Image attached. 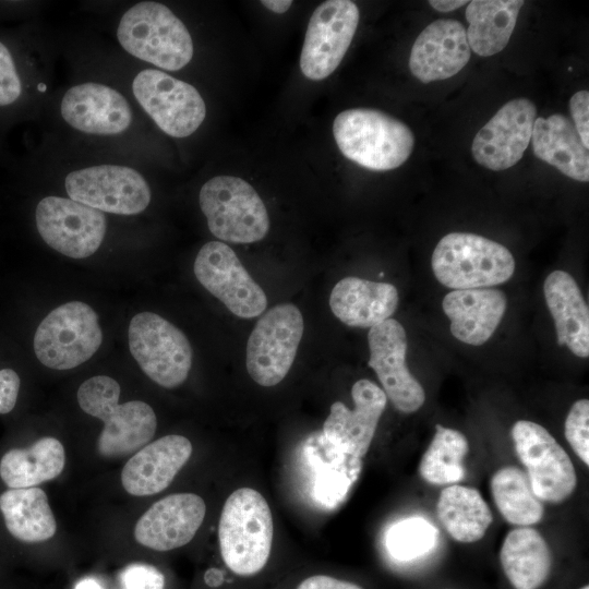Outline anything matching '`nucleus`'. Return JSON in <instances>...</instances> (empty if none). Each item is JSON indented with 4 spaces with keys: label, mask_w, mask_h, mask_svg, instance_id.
<instances>
[{
    "label": "nucleus",
    "mask_w": 589,
    "mask_h": 589,
    "mask_svg": "<svg viewBox=\"0 0 589 589\" xmlns=\"http://www.w3.org/2000/svg\"><path fill=\"white\" fill-rule=\"evenodd\" d=\"M580 589H589V586H584Z\"/></svg>",
    "instance_id": "44"
},
{
    "label": "nucleus",
    "mask_w": 589,
    "mask_h": 589,
    "mask_svg": "<svg viewBox=\"0 0 589 589\" xmlns=\"http://www.w3.org/2000/svg\"><path fill=\"white\" fill-rule=\"evenodd\" d=\"M438 531L421 517H411L393 525L386 533L388 553L396 560L410 561L426 554L437 541Z\"/></svg>",
    "instance_id": "34"
},
{
    "label": "nucleus",
    "mask_w": 589,
    "mask_h": 589,
    "mask_svg": "<svg viewBox=\"0 0 589 589\" xmlns=\"http://www.w3.org/2000/svg\"><path fill=\"white\" fill-rule=\"evenodd\" d=\"M59 112L73 131L95 137H117L134 123L129 99L117 88L100 82H82L62 95Z\"/></svg>",
    "instance_id": "16"
},
{
    "label": "nucleus",
    "mask_w": 589,
    "mask_h": 589,
    "mask_svg": "<svg viewBox=\"0 0 589 589\" xmlns=\"http://www.w3.org/2000/svg\"><path fill=\"white\" fill-rule=\"evenodd\" d=\"M569 111L574 120V127L586 148L589 147V93L588 91L576 92L569 100Z\"/></svg>",
    "instance_id": "38"
},
{
    "label": "nucleus",
    "mask_w": 589,
    "mask_h": 589,
    "mask_svg": "<svg viewBox=\"0 0 589 589\" xmlns=\"http://www.w3.org/2000/svg\"><path fill=\"white\" fill-rule=\"evenodd\" d=\"M206 513L204 500L193 493L168 495L154 503L136 521L134 538L141 545L165 552L188 544Z\"/></svg>",
    "instance_id": "20"
},
{
    "label": "nucleus",
    "mask_w": 589,
    "mask_h": 589,
    "mask_svg": "<svg viewBox=\"0 0 589 589\" xmlns=\"http://www.w3.org/2000/svg\"><path fill=\"white\" fill-rule=\"evenodd\" d=\"M471 49L466 27L457 20L441 19L417 37L409 56V69L422 83L457 74L469 61Z\"/></svg>",
    "instance_id": "21"
},
{
    "label": "nucleus",
    "mask_w": 589,
    "mask_h": 589,
    "mask_svg": "<svg viewBox=\"0 0 589 589\" xmlns=\"http://www.w3.org/2000/svg\"><path fill=\"white\" fill-rule=\"evenodd\" d=\"M64 464L61 442L46 436L27 448L8 450L0 460V477L10 489L33 488L57 478Z\"/></svg>",
    "instance_id": "30"
},
{
    "label": "nucleus",
    "mask_w": 589,
    "mask_h": 589,
    "mask_svg": "<svg viewBox=\"0 0 589 589\" xmlns=\"http://www.w3.org/2000/svg\"><path fill=\"white\" fill-rule=\"evenodd\" d=\"M429 4L438 12H450L461 8L464 4H468L465 0H430Z\"/></svg>",
    "instance_id": "41"
},
{
    "label": "nucleus",
    "mask_w": 589,
    "mask_h": 589,
    "mask_svg": "<svg viewBox=\"0 0 589 589\" xmlns=\"http://www.w3.org/2000/svg\"><path fill=\"white\" fill-rule=\"evenodd\" d=\"M333 134L345 157L374 171L393 170L411 155L414 136L407 124L376 109L341 111Z\"/></svg>",
    "instance_id": "4"
},
{
    "label": "nucleus",
    "mask_w": 589,
    "mask_h": 589,
    "mask_svg": "<svg viewBox=\"0 0 589 589\" xmlns=\"http://www.w3.org/2000/svg\"><path fill=\"white\" fill-rule=\"evenodd\" d=\"M536 118L537 108L528 98L507 101L474 136V160L493 171L516 165L530 144Z\"/></svg>",
    "instance_id": "18"
},
{
    "label": "nucleus",
    "mask_w": 589,
    "mask_h": 589,
    "mask_svg": "<svg viewBox=\"0 0 589 589\" xmlns=\"http://www.w3.org/2000/svg\"><path fill=\"white\" fill-rule=\"evenodd\" d=\"M21 381L11 369L0 370V413L10 412L17 399Z\"/></svg>",
    "instance_id": "39"
},
{
    "label": "nucleus",
    "mask_w": 589,
    "mask_h": 589,
    "mask_svg": "<svg viewBox=\"0 0 589 589\" xmlns=\"http://www.w3.org/2000/svg\"><path fill=\"white\" fill-rule=\"evenodd\" d=\"M116 37L130 56L161 71H179L194 55L185 24L164 3L140 1L118 21Z\"/></svg>",
    "instance_id": "2"
},
{
    "label": "nucleus",
    "mask_w": 589,
    "mask_h": 589,
    "mask_svg": "<svg viewBox=\"0 0 589 589\" xmlns=\"http://www.w3.org/2000/svg\"><path fill=\"white\" fill-rule=\"evenodd\" d=\"M192 454L191 442L178 434L163 436L137 450L124 465L121 482L131 495L148 496L168 488Z\"/></svg>",
    "instance_id": "22"
},
{
    "label": "nucleus",
    "mask_w": 589,
    "mask_h": 589,
    "mask_svg": "<svg viewBox=\"0 0 589 589\" xmlns=\"http://www.w3.org/2000/svg\"><path fill=\"white\" fill-rule=\"evenodd\" d=\"M0 510L10 534L22 542H44L56 533V518L39 488L4 491L0 494Z\"/></svg>",
    "instance_id": "29"
},
{
    "label": "nucleus",
    "mask_w": 589,
    "mask_h": 589,
    "mask_svg": "<svg viewBox=\"0 0 589 589\" xmlns=\"http://www.w3.org/2000/svg\"><path fill=\"white\" fill-rule=\"evenodd\" d=\"M261 3L274 13H285L292 4L291 0H263Z\"/></svg>",
    "instance_id": "42"
},
{
    "label": "nucleus",
    "mask_w": 589,
    "mask_h": 589,
    "mask_svg": "<svg viewBox=\"0 0 589 589\" xmlns=\"http://www.w3.org/2000/svg\"><path fill=\"white\" fill-rule=\"evenodd\" d=\"M543 292L558 346H567L575 356L588 358L589 310L576 280L567 272L554 271L546 276Z\"/></svg>",
    "instance_id": "25"
},
{
    "label": "nucleus",
    "mask_w": 589,
    "mask_h": 589,
    "mask_svg": "<svg viewBox=\"0 0 589 589\" xmlns=\"http://www.w3.org/2000/svg\"><path fill=\"white\" fill-rule=\"evenodd\" d=\"M565 437L576 455L589 465V400L573 404L565 420Z\"/></svg>",
    "instance_id": "35"
},
{
    "label": "nucleus",
    "mask_w": 589,
    "mask_h": 589,
    "mask_svg": "<svg viewBox=\"0 0 589 589\" xmlns=\"http://www.w3.org/2000/svg\"><path fill=\"white\" fill-rule=\"evenodd\" d=\"M129 347L142 371L165 388H175L188 377L192 348L187 336L166 318L141 312L130 322Z\"/></svg>",
    "instance_id": "10"
},
{
    "label": "nucleus",
    "mask_w": 589,
    "mask_h": 589,
    "mask_svg": "<svg viewBox=\"0 0 589 589\" xmlns=\"http://www.w3.org/2000/svg\"><path fill=\"white\" fill-rule=\"evenodd\" d=\"M435 278L453 290L489 288L507 281L515 259L503 244L469 232H450L436 244L431 260Z\"/></svg>",
    "instance_id": "5"
},
{
    "label": "nucleus",
    "mask_w": 589,
    "mask_h": 589,
    "mask_svg": "<svg viewBox=\"0 0 589 589\" xmlns=\"http://www.w3.org/2000/svg\"><path fill=\"white\" fill-rule=\"evenodd\" d=\"M124 589H165V576L147 564H131L120 576Z\"/></svg>",
    "instance_id": "37"
},
{
    "label": "nucleus",
    "mask_w": 589,
    "mask_h": 589,
    "mask_svg": "<svg viewBox=\"0 0 589 589\" xmlns=\"http://www.w3.org/2000/svg\"><path fill=\"white\" fill-rule=\"evenodd\" d=\"M75 589H103V587L92 578L81 580Z\"/></svg>",
    "instance_id": "43"
},
{
    "label": "nucleus",
    "mask_w": 589,
    "mask_h": 589,
    "mask_svg": "<svg viewBox=\"0 0 589 589\" xmlns=\"http://www.w3.org/2000/svg\"><path fill=\"white\" fill-rule=\"evenodd\" d=\"M353 409L341 401L330 406L323 424V437L337 449L357 458L368 453L387 397L373 382L362 378L351 388Z\"/></svg>",
    "instance_id": "19"
},
{
    "label": "nucleus",
    "mask_w": 589,
    "mask_h": 589,
    "mask_svg": "<svg viewBox=\"0 0 589 589\" xmlns=\"http://www.w3.org/2000/svg\"><path fill=\"white\" fill-rule=\"evenodd\" d=\"M194 274L200 284L235 315L256 317L265 311L267 298L241 264L235 251L221 241H209L199 251Z\"/></svg>",
    "instance_id": "15"
},
{
    "label": "nucleus",
    "mask_w": 589,
    "mask_h": 589,
    "mask_svg": "<svg viewBox=\"0 0 589 589\" xmlns=\"http://www.w3.org/2000/svg\"><path fill=\"white\" fill-rule=\"evenodd\" d=\"M293 589H364L362 586L327 574H313L300 580Z\"/></svg>",
    "instance_id": "40"
},
{
    "label": "nucleus",
    "mask_w": 589,
    "mask_h": 589,
    "mask_svg": "<svg viewBox=\"0 0 589 589\" xmlns=\"http://www.w3.org/2000/svg\"><path fill=\"white\" fill-rule=\"evenodd\" d=\"M521 0H474L468 2L465 16L470 49L481 57L502 51L514 32Z\"/></svg>",
    "instance_id": "28"
},
{
    "label": "nucleus",
    "mask_w": 589,
    "mask_h": 589,
    "mask_svg": "<svg viewBox=\"0 0 589 589\" xmlns=\"http://www.w3.org/2000/svg\"><path fill=\"white\" fill-rule=\"evenodd\" d=\"M398 303L399 294L394 285L353 276L340 279L329 296L334 315L351 327L378 325L390 318Z\"/></svg>",
    "instance_id": "24"
},
{
    "label": "nucleus",
    "mask_w": 589,
    "mask_h": 589,
    "mask_svg": "<svg viewBox=\"0 0 589 589\" xmlns=\"http://www.w3.org/2000/svg\"><path fill=\"white\" fill-rule=\"evenodd\" d=\"M442 306L450 320L453 336L465 344L480 346L500 325L507 299L502 290L494 288L453 290L444 297Z\"/></svg>",
    "instance_id": "23"
},
{
    "label": "nucleus",
    "mask_w": 589,
    "mask_h": 589,
    "mask_svg": "<svg viewBox=\"0 0 589 589\" xmlns=\"http://www.w3.org/2000/svg\"><path fill=\"white\" fill-rule=\"evenodd\" d=\"M469 452L466 436L454 429L435 425V434L423 454L419 473L431 484H455L464 479V459Z\"/></svg>",
    "instance_id": "33"
},
{
    "label": "nucleus",
    "mask_w": 589,
    "mask_h": 589,
    "mask_svg": "<svg viewBox=\"0 0 589 589\" xmlns=\"http://www.w3.org/2000/svg\"><path fill=\"white\" fill-rule=\"evenodd\" d=\"M500 562L515 589H538L549 578L552 555L544 538L529 527L510 530L505 537Z\"/></svg>",
    "instance_id": "27"
},
{
    "label": "nucleus",
    "mask_w": 589,
    "mask_h": 589,
    "mask_svg": "<svg viewBox=\"0 0 589 589\" xmlns=\"http://www.w3.org/2000/svg\"><path fill=\"white\" fill-rule=\"evenodd\" d=\"M120 386L116 380L96 375L83 382L77 401L87 414L104 422L97 441L104 457H120L140 450L153 438L157 418L153 408L141 400L119 404Z\"/></svg>",
    "instance_id": "3"
},
{
    "label": "nucleus",
    "mask_w": 589,
    "mask_h": 589,
    "mask_svg": "<svg viewBox=\"0 0 589 589\" xmlns=\"http://www.w3.org/2000/svg\"><path fill=\"white\" fill-rule=\"evenodd\" d=\"M436 515L447 533L461 543L482 539L493 520L480 492L457 484L442 490L436 504Z\"/></svg>",
    "instance_id": "31"
},
{
    "label": "nucleus",
    "mask_w": 589,
    "mask_h": 589,
    "mask_svg": "<svg viewBox=\"0 0 589 589\" xmlns=\"http://www.w3.org/2000/svg\"><path fill=\"white\" fill-rule=\"evenodd\" d=\"M199 204L209 231L232 243L262 240L269 229L265 204L245 180L217 176L207 180L199 193Z\"/></svg>",
    "instance_id": "6"
},
{
    "label": "nucleus",
    "mask_w": 589,
    "mask_h": 589,
    "mask_svg": "<svg viewBox=\"0 0 589 589\" xmlns=\"http://www.w3.org/2000/svg\"><path fill=\"white\" fill-rule=\"evenodd\" d=\"M304 329L300 310L281 303L256 322L247 344V370L261 386L280 383L288 374Z\"/></svg>",
    "instance_id": "11"
},
{
    "label": "nucleus",
    "mask_w": 589,
    "mask_h": 589,
    "mask_svg": "<svg viewBox=\"0 0 589 589\" xmlns=\"http://www.w3.org/2000/svg\"><path fill=\"white\" fill-rule=\"evenodd\" d=\"M536 157L576 181H589V154L572 121L561 113L536 118L532 130Z\"/></svg>",
    "instance_id": "26"
},
{
    "label": "nucleus",
    "mask_w": 589,
    "mask_h": 589,
    "mask_svg": "<svg viewBox=\"0 0 589 589\" xmlns=\"http://www.w3.org/2000/svg\"><path fill=\"white\" fill-rule=\"evenodd\" d=\"M35 221L41 239L57 252L86 259L101 245L107 231L105 213L69 197L48 195L35 209Z\"/></svg>",
    "instance_id": "13"
},
{
    "label": "nucleus",
    "mask_w": 589,
    "mask_h": 589,
    "mask_svg": "<svg viewBox=\"0 0 589 589\" xmlns=\"http://www.w3.org/2000/svg\"><path fill=\"white\" fill-rule=\"evenodd\" d=\"M103 333L92 306L71 301L52 310L38 325L34 336L37 359L55 370H70L98 350Z\"/></svg>",
    "instance_id": "8"
},
{
    "label": "nucleus",
    "mask_w": 589,
    "mask_h": 589,
    "mask_svg": "<svg viewBox=\"0 0 589 589\" xmlns=\"http://www.w3.org/2000/svg\"><path fill=\"white\" fill-rule=\"evenodd\" d=\"M491 492L501 515L512 525L527 527L543 518L544 508L520 468L506 466L491 478Z\"/></svg>",
    "instance_id": "32"
},
{
    "label": "nucleus",
    "mask_w": 589,
    "mask_h": 589,
    "mask_svg": "<svg viewBox=\"0 0 589 589\" xmlns=\"http://www.w3.org/2000/svg\"><path fill=\"white\" fill-rule=\"evenodd\" d=\"M368 342V365L376 373L386 397L404 413L419 410L425 401V393L406 364L408 342L404 326L387 318L370 328Z\"/></svg>",
    "instance_id": "17"
},
{
    "label": "nucleus",
    "mask_w": 589,
    "mask_h": 589,
    "mask_svg": "<svg viewBox=\"0 0 589 589\" xmlns=\"http://www.w3.org/2000/svg\"><path fill=\"white\" fill-rule=\"evenodd\" d=\"M131 92L143 111L169 136H190L205 120L206 105L200 92L165 71H139L132 79Z\"/></svg>",
    "instance_id": "9"
},
{
    "label": "nucleus",
    "mask_w": 589,
    "mask_h": 589,
    "mask_svg": "<svg viewBox=\"0 0 589 589\" xmlns=\"http://www.w3.org/2000/svg\"><path fill=\"white\" fill-rule=\"evenodd\" d=\"M359 9L349 0H328L312 13L300 56L302 74L313 81L329 76L345 57L359 24Z\"/></svg>",
    "instance_id": "14"
},
{
    "label": "nucleus",
    "mask_w": 589,
    "mask_h": 589,
    "mask_svg": "<svg viewBox=\"0 0 589 589\" xmlns=\"http://www.w3.org/2000/svg\"><path fill=\"white\" fill-rule=\"evenodd\" d=\"M274 534L273 516L264 496L240 488L224 504L218 539L221 560L233 575L250 578L268 563Z\"/></svg>",
    "instance_id": "1"
},
{
    "label": "nucleus",
    "mask_w": 589,
    "mask_h": 589,
    "mask_svg": "<svg viewBox=\"0 0 589 589\" xmlns=\"http://www.w3.org/2000/svg\"><path fill=\"white\" fill-rule=\"evenodd\" d=\"M512 438L534 495L549 503L568 498L577 485L575 467L552 434L536 422L519 420Z\"/></svg>",
    "instance_id": "12"
},
{
    "label": "nucleus",
    "mask_w": 589,
    "mask_h": 589,
    "mask_svg": "<svg viewBox=\"0 0 589 589\" xmlns=\"http://www.w3.org/2000/svg\"><path fill=\"white\" fill-rule=\"evenodd\" d=\"M22 80L8 46L0 40V107L14 104L22 95Z\"/></svg>",
    "instance_id": "36"
},
{
    "label": "nucleus",
    "mask_w": 589,
    "mask_h": 589,
    "mask_svg": "<svg viewBox=\"0 0 589 589\" xmlns=\"http://www.w3.org/2000/svg\"><path fill=\"white\" fill-rule=\"evenodd\" d=\"M69 199L115 215H136L151 203L146 178L122 164H92L69 171L63 179Z\"/></svg>",
    "instance_id": "7"
}]
</instances>
